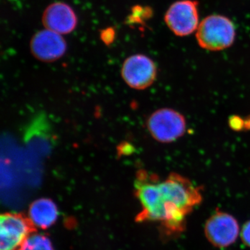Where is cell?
<instances>
[{
	"instance_id": "cell-1",
	"label": "cell",
	"mask_w": 250,
	"mask_h": 250,
	"mask_svg": "<svg viewBox=\"0 0 250 250\" xmlns=\"http://www.w3.org/2000/svg\"><path fill=\"white\" fill-rule=\"evenodd\" d=\"M135 188L142 207L140 219L160 223L172 236L183 232L187 217L203 200L201 188L176 172L161 179L140 171Z\"/></svg>"
},
{
	"instance_id": "cell-2",
	"label": "cell",
	"mask_w": 250,
	"mask_h": 250,
	"mask_svg": "<svg viewBox=\"0 0 250 250\" xmlns=\"http://www.w3.org/2000/svg\"><path fill=\"white\" fill-rule=\"evenodd\" d=\"M236 38V28L231 20L221 15L205 18L199 24L196 39L202 48L223 50L231 47Z\"/></svg>"
},
{
	"instance_id": "cell-3",
	"label": "cell",
	"mask_w": 250,
	"mask_h": 250,
	"mask_svg": "<svg viewBox=\"0 0 250 250\" xmlns=\"http://www.w3.org/2000/svg\"><path fill=\"white\" fill-rule=\"evenodd\" d=\"M147 127L153 139L158 142L171 143L185 134L187 121L179 111L163 108L156 110L148 118Z\"/></svg>"
},
{
	"instance_id": "cell-4",
	"label": "cell",
	"mask_w": 250,
	"mask_h": 250,
	"mask_svg": "<svg viewBox=\"0 0 250 250\" xmlns=\"http://www.w3.org/2000/svg\"><path fill=\"white\" fill-rule=\"evenodd\" d=\"M122 77L130 88L144 90L156 80L157 67L152 59L143 54L130 56L123 62Z\"/></svg>"
},
{
	"instance_id": "cell-5",
	"label": "cell",
	"mask_w": 250,
	"mask_h": 250,
	"mask_svg": "<svg viewBox=\"0 0 250 250\" xmlns=\"http://www.w3.org/2000/svg\"><path fill=\"white\" fill-rule=\"evenodd\" d=\"M164 20L176 36L190 35L198 28V2L195 0L176 1L167 9Z\"/></svg>"
},
{
	"instance_id": "cell-6",
	"label": "cell",
	"mask_w": 250,
	"mask_h": 250,
	"mask_svg": "<svg viewBox=\"0 0 250 250\" xmlns=\"http://www.w3.org/2000/svg\"><path fill=\"white\" fill-rule=\"evenodd\" d=\"M207 240L217 248H226L236 241L241 231L236 219L226 212H215L205 224Z\"/></svg>"
},
{
	"instance_id": "cell-7",
	"label": "cell",
	"mask_w": 250,
	"mask_h": 250,
	"mask_svg": "<svg viewBox=\"0 0 250 250\" xmlns=\"http://www.w3.org/2000/svg\"><path fill=\"white\" fill-rule=\"evenodd\" d=\"M31 233L28 218L18 213H6L0 220V250H21Z\"/></svg>"
},
{
	"instance_id": "cell-8",
	"label": "cell",
	"mask_w": 250,
	"mask_h": 250,
	"mask_svg": "<svg viewBox=\"0 0 250 250\" xmlns=\"http://www.w3.org/2000/svg\"><path fill=\"white\" fill-rule=\"evenodd\" d=\"M31 52L38 60L53 62L62 58L67 50V43L62 34L46 29L38 31L30 41Z\"/></svg>"
},
{
	"instance_id": "cell-9",
	"label": "cell",
	"mask_w": 250,
	"mask_h": 250,
	"mask_svg": "<svg viewBox=\"0 0 250 250\" xmlns=\"http://www.w3.org/2000/svg\"><path fill=\"white\" fill-rule=\"evenodd\" d=\"M42 24L46 29L58 33L68 34L76 29L77 17L71 6L62 1L52 3L44 11Z\"/></svg>"
},
{
	"instance_id": "cell-10",
	"label": "cell",
	"mask_w": 250,
	"mask_h": 250,
	"mask_svg": "<svg viewBox=\"0 0 250 250\" xmlns=\"http://www.w3.org/2000/svg\"><path fill=\"white\" fill-rule=\"evenodd\" d=\"M59 210L57 206L48 198H40L29 206L28 220L31 226L46 229L50 228L57 220Z\"/></svg>"
},
{
	"instance_id": "cell-11",
	"label": "cell",
	"mask_w": 250,
	"mask_h": 250,
	"mask_svg": "<svg viewBox=\"0 0 250 250\" xmlns=\"http://www.w3.org/2000/svg\"><path fill=\"white\" fill-rule=\"evenodd\" d=\"M21 250H54L52 242L45 235L41 233H31Z\"/></svg>"
},
{
	"instance_id": "cell-12",
	"label": "cell",
	"mask_w": 250,
	"mask_h": 250,
	"mask_svg": "<svg viewBox=\"0 0 250 250\" xmlns=\"http://www.w3.org/2000/svg\"><path fill=\"white\" fill-rule=\"evenodd\" d=\"M241 236L243 243L250 247V221L243 225L241 231Z\"/></svg>"
},
{
	"instance_id": "cell-13",
	"label": "cell",
	"mask_w": 250,
	"mask_h": 250,
	"mask_svg": "<svg viewBox=\"0 0 250 250\" xmlns=\"http://www.w3.org/2000/svg\"><path fill=\"white\" fill-rule=\"evenodd\" d=\"M229 124L231 127L234 130H241L245 126V121L239 117H233L229 120Z\"/></svg>"
}]
</instances>
